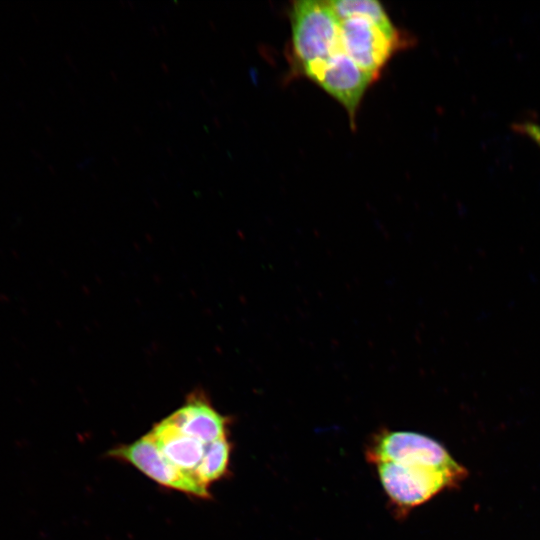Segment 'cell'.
Listing matches in <instances>:
<instances>
[{
  "instance_id": "cell-1",
  "label": "cell",
  "mask_w": 540,
  "mask_h": 540,
  "mask_svg": "<svg viewBox=\"0 0 540 540\" xmlns=\"http://www.w3.org/2000/svg\"><path fill=\"white\" fill-rule=\"evenodd\" d=\"M292 54L302 71L343 51L340 41V19L329 1L293 2L290 11Z\"/></svg>"
},
{
  "instance_id": "cell-2",
  "label": "cell",
  "mask_w": 540,
  "mask_h": 540,
  "mask_svg": "<svg viewBox=\"0 0 540 540\" xmlns=\"http://www.w3.org/2000/svg\"><path fill=\"white\" fill-rule=\"evenodd\" d=\"M376 466L385 492L402 508L423 504L444 489L459 485L467 476L464 467L446 469L395 462H380Z\"/></svg>"
},
{
  "instance_id": "cell-3",
  "label": "cell",
  "mask_w": 540,
  "mask_h": 540,
  "mask_svg": "<svg viewBox=\"0 0 540 540\" xmlns=\"http://www.w3.org/2000/svg\"><path fill=\"white\" fill-rule=\"evenodd\" d=\"M342 50L362 69L378 78L391 56L405 44L401 33L391 34L363 17L340 20Z\"/></svg>"
},
{
  "instance_id": "cell-4",
  "label": "cell",
  "mask_w": 540,
  "mask_h": 540,
  "mask_svg": "<svg viewBox=\"0 0 540 540\" xmlns=\"http://www.w3.org/2000/svg\"><path fill=\"white\" fill-rule=\"evenodd\" d=\"M109 457L127 462L162 486L196 497L208 498V486L193 472H186L172 464L160 451L150 434L130 444L111 449Z\"/></svg>"
},
{
  "instance_id": "cell-5",
  "label": "cell",
  "mask_w": 540,
  "mask_h": 540,
  "mask_svg": "<svg viewBox=\"0 0 540 540\" xmlns=\"http://www.w3.org/2000/svg\"><path fill=\"white\" fill-rule=\"evenodd\" d=\"M301 72L343 105L354 127L361 100L377 78L358 66L344 51L311 64Z\"/></svg>"
},
{
  "instance_id": "cell-6",
  "label": "cell",
  "mask_w": 540,
  "mask_h": 540,
  "mask_svg": "<svg viewBox=\"0 0 540 540\" xmlns=\"http://www.w3.org/2000/svg\"><path fill=\"white\" fill-rule=\"evenodd\" d=\"M368 457L375 464L395 462L446 469L463 468L438 441L408 431H385L378 434L368 450Z\"/></svg>"
},
{
  "instance_id": "cell-7",
  "label": "cell",
  "mask_w": 540,
  "mask_h": 540,
  "mask_svg": "<svg viewBox=\"0 0 540 540\" xmlns=\"http://www.w3.org/2000/svg\"><path fill=\"white\" fill-rule=\"evenodd\" d=\"M181 431L207 445L226 438L228 419L202 396L193 395L167 417Z\"/></svg>"
},
{
  "instance_id": "cell-8",
  "label": "cell",
  "mask_w": 540,
  "mask_h": 540,
  "mask_svg": "<svg viewBox=\"0 0 540 540\" xmlns=\"http://www.w3.org/2000/svg\"><path fill=\"white\" fill-rule=\"evenodd\" d=\"M149 434L172 464L194 473L204 456L205 444L181 431L168 418L157 423Z\"/></svg>"
},
{
  "instance_id": "cell-9",
  "label": "cell",
  "mask_w": 540,
  "mask_h": 540,
  "mask_svg": "<svg viewBox=\"0 0 540 540\" xmlns=\"http://www.w3.org/2000/svg\"><path fill=\"white\" fill-rule=\"evenodd\" d=\"M329 2L340 20L350 17H363L374 22L388 33H400L391 22L385 9L377 1L337 0Z\"/></svg>"
},
{
  "instance_id": "cell-10",
  "label": "cell",
  "mask_w": 540,
  "mask_h": 540,
  "mask_svg": "<svg viewBox=\"0 0 540 540\" xmlns=\"http://www.w3.org/2000/svg\"><path fill=\"white\" fill-rule=\"evenodd\" d=\"M230 458V445L227 438H222L205 447L204 456L194 471L197 478L209 485L211 482L219 480L228 471Z\"/></svg>"
},
{
  "instance_id": "cell-11",
  "label": "cell",
  "mask_w": 540,
  "mask_h": 540,
  "mask_svg": "<svg viewBox=\"0 0 540 540\" xmlns=\"http://www.w3.org/2000/svg\"><path fill=\"white\" fill-rule=\"evenodd\" d=\"M513 128L522 135L530 138L540 147V124L533 122H520L513 125Z\"/></svg>"
}]
</instances>
